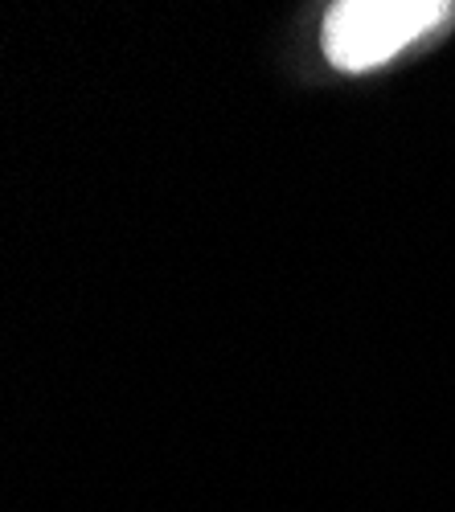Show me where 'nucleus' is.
I'll list each match as a JSON object with an SVG mask.
<instances>
[{
  "instance_id": "f257e3e1",
  "label": "nucleus",
  "mask_w": 455,
  "mask_h": 512,
  "mask_svg": "<svg viewBox=\"0 0 455 512\" xmlns=\"http://www.w3.org/2000/svg\"><path fill=\"white\" fill-rule=\"evenodd\" d=\"M447 13L443 0H341L324 17V54L337 70L357 74L394 58Z\"/></svg>"
}]
</instances>
